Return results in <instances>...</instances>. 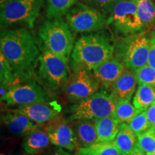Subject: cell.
I'll use <instances>...</instances> for the list:
<instances>
[{"label":"cell","instance_id":"6","mask_svg":"<svg viewBox=\"0 0 155 155\" xmlns=\"http://www.w3.org/2000/svg\"><path fill=\"white\" fill-rule=\"evenodd\" d=\"M118 101L112 94L96 92L85 99L79 101L71 108V119L96 120L112 116Z\"/></svg>","mask_w":155,"mask_h":155},{"label":"cell","instance_id":"13","mask_svg":"<svg viewBox=\"0 0 155 155\" xmlns=\"http://www.w3.org/2000/svg\"><path fill=\"white\" fill-rule=\"evenodd\" d=\"M29 118L38 124L48 123L59 116L61 106L56 101L38 103L30 105L19 106L16 109L12 110Z\"/></svg>","mask_w":155,"mask_h":155},{"label":"cell","instance_id":"18","mask_svg":"<svg viewBox=\"0 0 155 155\" xmlns=\"http://www.w3.org/2000/svg\"><path fill=\"white\" fill-rule=\"evenodd\" d=\"M137 137V136L131 130L128 124L122 123L120 125L119 131L114 142L121 154L125 155L139 150Z\"/></svg>","mask_w":155,"mask_h":155},{"label":"cell","instance_id":"1","mask_svg":"<svg viewBox=\"0 0 155 155\" xmlns=\"http://www.w3.org/2000/svg\"><path fill=\"white\" fill-rule=\"evenodd\" d=\"M0 50L20 80L30 78L40 53L30 30L22 28L2 31Z\"/></svg>","mask_w":155,"mask_h":155},{"label":"cell","instance_id":"9","mask_svg":"<svg viewBox=\"0 0 155 155\" xmlns=\"http://www.w3.org/2000/svg\"><path fill=\"white\" fill-rule=\"evenodd\" d=\"M65 16L68 25L75 32H93L108 25L105 14L81 2H76Z\"/></svg>","mask_w":155,"mask_h":155},{"label":"cell","instance_id":"26","mask_svg":"<svg viewBox=\"0 0 155 155\" xmlns=\"http://www.w3.org/2000/svg\"><path fill=\"white\" fill-rule=\"evenodd\" d=\"M139 150L146 155H152L155 152V127H152L137 136Z\"/></svg>","mask_w":155,"mask_h":155},{"label":"cell","instance_id":"32","mask_svg":"<svg viewBox=\"0 0 155 155\" xmlns=\"http://www.w3.org/2000/svg\"><path fill=\"white\" fill-rule=\"evenodd\" d=\"M53 155H71V154H69L68 152H66L65 151H64L63 150H58L57 152H55Z\"/></svg>","mask_w":155,"mask_h":155},{"label":"cell","instance_id":"36","mask_svg":"<svg viewBox=\"0 0 155 155\" xmlns=\"http://www.w3.org/2000/svg\"><path fill=\"white\" fill-rule=\"evenodd\" d=\"M1 155H4V154H1Z\"/></svg>","mask_w":155,"mask_h":155},{"label":"cell","instance_id":"25","mask_svg":"<svg viewBox=\"0 0 155 155\" xmlns=\"http://www.w3.org/2000/svg\"><path fill=\"white\" fill-rule=\"evenodd\" d=\"M140 110L131 104L129 100H119L118 101L115 111L113 116L118 119L121 123H129L136 115L140 113Z\"/></svg>","mask_w":155,"mask_h":155},{"label":"cell","instance_id":"5","mask_svg":"<svg viewBox=\"0 0 155 155\" xmlns=\"http://www.w3.org/2000/svg\"><path fill=\"white\" fill-rule=\"evenodd\" d=\"M44 0H7L0 6L1 28L25 24L32 28Z\"/></svg>","mask_w":155,"mask_h":155},{"label":"cell","instance_id":"8","mask_svg":"<svg viewBox=\"0 0 155 155\" xmlns=\"http://www.w3.org/2000/svg\"><path fill=\"white\" fill-rule=\"evenodd\" d=\"M108 25L124 36L143 32L135 0H118L107 14Z\"/></svg>","mask_w":155,"mask_h":155},{"label":"cell","instance_id":"27","mask_svg":"<svg viewBox=\"0 0 155 155\" xmlns=\"http://www.w3.org/2000/svg\"><path fill=\"white\" fill-rule=\"evenodd\" d=\"M131 130L136 135L144 132L150 129L148 119H147V111H142L136 115L128 123Z\"/></svg>","mask_w":155,"mask_h":155},{"label":"cell","instance_id":"33","mask_svg":"<svg viewBox=\"0 0 155 155\" xmlns=\"http://www.w3.org/2000/svg\"><path fill=\"white\" fill-rule=\"evenodd\" d=\"M125 155H146V154H144L142 152H141L139 150H136V151H134V152H131V153H129V154H127Z\"/></svg>","mask_w":155,"mask_h":155},{"label":"cell","instance_id":"35","mask_svg":"<svg viewBox=\"0 0 155 155\" xmlns=\"http://www.w3.org/2000/svg\"><path fill=\"white\" fill-rule=\"evenodd\" d=\"M152 155H155V152H154V154H153Z\"/></svg>","mask_w":155,"mask_h":155},{"label":"cell","instance_id":"16","mask_svg":"<svg viewBox=\"0 0 155 155\" xmlns=\"http://www.w3.org/2000/svg\"><path fill=\"white\" fill-rule=\"evenodd\" d=\"M137 83L138 81L135 73L125 68L112 86L111 94L117 101L124 99L130 101L135 91Z\"/></svg>","mask_w":155,"mask_h":155},{"label":"cell","instance_id":"30","mask_svg":"<svg viewBox=\"0 0 155 155\" xmlns=\"http://www.w3.org/2000/svg\"><path fill=\"white\" fill-rule=\"evenodd\" d=\"M150 37V50L147 65L155 68V31H153Z\"/></svg>","mask_w":155,"mask_h":155},{"label":"cell","instance_id":"12","mask_svg":"<svg viewBox=\"0 0 155 155\" xmlns=\"http://www.w3.org/2000/svg\"><path fill=\"white\" fill-rule=\"evenodd\" d=\"M45 131L49 137L50 142L61 148L73 151L78 147L77 137L66 121L58 116L48 124Z\"/></svg>","mask_w":155,"mask_h":155},{"label":"cell","instance_id":"24","mask_svg":"<svg viewBox=\"0 0 155 155\" xmlns=\"http://www.w3.org/2000/svg\"><path fill=\"white\" fill-rule=\"evenodd\" d=\"M76 2V0H48L46 15L48 19H61L66 15L70 9Z\"/></svg>","mask_w":155,"mask_h":155},{"label":"cell","instance_id":"34","mask_svg":"<svg viewBox=\"0 0 155 155\" xmlns=\"http://www.w3.org/2000/svg\"><path fill=\"white\" fill-rule=\"evenodd\" d=\"M5 1H7V0H0V2L2 3V2H5Z\"/></svg>","mask_w":155,"mask_h":155},{"label":"cell","instance_id":"10","mask_svg":"<svg viewBox=\"0 0 155 155\" xmlns=\"http://www.w3.org/2000/svg\"><path fill=\"white\" fill-rule=\"evenodd\" d=\"M1 101L8 105L25 106L49 102L50 98L44 89L35 81L32 80L12 87L1 98Z\"/></svg>","mask_w":155,"mask_h":155},{"label":"cell","instance_id":"17","mask_svg":"<svg viewBox=\"0 0 155 155\" xmlns=\"http://www.w3.org/2000/svg\"><path fill=\"white\" fill-rule=\"evenodd\" d=\"M121 124L113 115L95 120L98 142L113 141L119 132Z\"/></svg>","mask_w":155,"mask_h":155},{"label":"cell","instance_id":"29","mask_svg":"<svg viewBox=\"0 0 155 155\" xmlns=\"http://www.w3.org/2000/svg\"><path fill=\"white\" fill-rule=\"evenodd\" d=\"M81 2L94 7L107 15L110 9L118 0H78Z\"/></svg>","mask_w":155,"mask_h":155},{"label":"cell","instance_id":"31","mask_svg":"<svg viewBox=\"0 0 155 155\" xmlns=\"http://www.w3.org/2000/svg\"><path fill=\"white\" fill-rule=\"evenodd\" d=\"M147 111V119H148L149 122V127L150 129L152 127H155V101L152 103L150 106Z\"/></svg>","mask_w":155,"mask_h":155},{"label":"cell","instance_id":"23","mask_svg":"<svg viewBox=\"0 0 155 155\" xmlns=\"http://www.w3.org/2000/svg\"><path fill=\"white\" fill-rule=\"evenodd\" d=\"M78 155H122L115 143L96 142L88 147H81Z\"/></svg>","mask_w":155,"mask_h":155},{"label":"cell","instance_id":"21","mask_svg":"<svg viewBox=\"0 0 155 155\" xmlns=\"http://www.w3.org/2000/svg\"><path fill=\"white\" fill-rule=\"evenodd\" d=\"M155 101V86L139 84L133 98V104L137 109L146 111Z\"/></svg>","mask_w":155,"mask_h":155},{"label":"cell","instance_id":"38","mask_svg":"<svg viewBox=\"0 0 155 155\" xmlns=\"http://www.w3.org/2000/svg\"><path fill=\"white\" fill-rule=\"evenodd\" d=\"M77 155H78V154H77Z\"/></svg>","mask_w":155,"mask_h":155},{"label":"cell","instance_id":"3","mask_svg":"<svg viewBox=\"0 0 155 155\" xmlns=\"http://www.w3.org/2000/svg\"><path fill=\"white\" fill-rule=\"evenodd\" d=\"M149 50L150 37L143 32L119 38L114 45L116 58L133 72L147 65Z\"/></svg>","mask_w":155,"mask_h":155},{"label":"cell","instance_id":"7","mask_svg":"<svg viewBox=\"0 0 155 155\" xmlns=\"http://www.w3.org/2000/svg\"><path fill=\"white\" fill-rule=\"evenodd\" d=\"M38 62V78L42 84L52 91L63 88L70 77L68 60L45 50Z\"/></svg>","mask_w":155,"mask_h":155},{"label":"cell","instance_id":"20","mask_svg":"<svg viewBox=\"0 0 155 155\" xmlns=\"http://www.w3.org/2000/svg\"><path fill=\"white\" fill-rule=\"evenodd\" d=\"M79 119L75 124V134L83 147H88L98 142L95 121Z\"/></svg>","mask_w":155,"mask_h":155},{"label":"cell","instance_id":"19","mask_svg":"<svg viewBox=\"0 0 155 155\" xmlns=\"http://www.w3.org/2000/svg\"><path fill=\"white\" fill-rule=\"evenodd\" d=\"M50 138L45 131L37 129L27 135L23 141V150L27 154H35L49 146Z\"/></svg>","mask_w":155,"mask_h":155},{"label":"cell","instance_id":"2","mask_svg":"<svg viewBox=\"0 0 155 155\" xmlns=\"http://www.w3.org/2000/svg\"><path fill=\"white\" fill-rule=\"evenodd\" d=\"M114 45L104 32H96L78 39L71 54L73 71H91L106 60L114 57Z\"/></svg>","mask_w":155,"mask_h":155},{"label":"cell","instance_id":"22","mask_svg":"<svg viewBox=\"0 0 155 155\" xmlns=\"http://www.w3.org/2000/svg\"><path fill=\"white\" fill-rule=\"evenodd\" d=\"M137 14L143 30L155 22V4L152 0H135Z\"/></svg>","mask_w":155,"mask_h":155},{"label":"cell","instance_id":"11","mask_svg":"<svg viewBox=\"0 0 155 155\" xmlns=\"http://www.w3.org/2000/svg\"><path fill=\"white\" fill-rule=\"evenodd\" d=\"M100 85L90 71H77L70 75L63 90L69 101H79L96 93Z\"/></svg>","mask_w":155,"mask_h":155},{"label":"cell","instance_id":"4","mask_svg":"<svg viewBox=\"0 0 155 155\" xmlns=\"http://www.w3.org/2000/svg\"><path fill=\"white\" fill-rule=\"evenodd\" d=\"M67 22L61 19H50L39 30L45 50L69 60L73 49V37Z\"/></svg>","mask_w":155,"mask_h":155},{"label":"cell","instance_id":"14","mask_svg":"<svg viewBox=\"0 0 155 155\" xmlns=\"http://www.w3.org/2000/svg\"><path fill=\"white\" fill-rule=\"evenodd\" d=\"M125 69L124 64L112 57L104 61L93 70V75L100 84L106 88L112 87Z\"/></svg>","mask_w":155,"mask_h":155},{"label":"cell","instance_id":"15","mask_svg":"<svg viewBox=\"0 0 155 155\" xmlns=\"http://www.w3.org/2000/svg\"><path fill=\"white\" fill-rule=\"evenodd\" d=\"M2 121L9 132L15 136L28 135L40 128V124L31 121L27 116L13 111L4 115Z\"/></svg>","mask_w":155,"mask_h":155},{"label":"cell","instance_id":"37","mask_svg":"<svg viewBox=\"0 0 155 155\" xmlns=\"http://www.w3.org/2000/svg\"></svg>","mask_w":155,"mask_h":155},{"label":"cell","instance_id":"28","mask_svg":"<svg viewBox=\"0 0 155 155\" xmlns=\"http://www.w3.org/2000/svg\"><path fill=\"white\" fill-rule=\"evenodd\" d=\"M136 76L139 84H146L155 86V68L149 65L135 71Z\"/></svg>","mask_w":155,"mask_h":155}]
</instances>
